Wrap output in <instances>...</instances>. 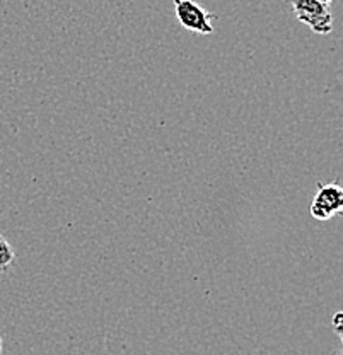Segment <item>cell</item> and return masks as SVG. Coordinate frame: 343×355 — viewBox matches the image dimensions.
<instances>
[{"instance_id": "cell-2", "label": "cell", "mask_w": 343, "mask_h": 355, "mask_svg": "<svg viewBox=\"0 0 343 355\" xmlns=\"http://www.w3.org/2000/svg\"><path fill=\"white\" fill-rule=\"evenodd\" d=\"M176 19L184 29L198 35H212V21L217 19L213 12H209L204 7L198 6L195 0H175Z\"/></svg>"}, {"instance_id": "cell-6", "label": "cell", "mask_w": 343, "mask_h": 355, "mask_svg": "<svg viewBox=\"0 0 343 355\" xmlns=\"http://www.w3.org/2000/svg\"><path fill=\"white\" fill-rule=\"evenodd\" d=\"M319 2H323V3H328V6H330V3L333 2V0H319Z\"/></svg>"}, {"instance_id": "cell-4", "label": "cell", "mask_w": 343, "mask_h": 355, "mask_svg": "<svg viewBox=\"0 0 343 355\" xmlns=\"http://www.w3.org/2000/svg\"><path fill=\"white\" fill-rule=\"evenodd\" d=\"M16 261V251L12 250L10 243L0 234V272H6Z\"/></svg>"}, {"instance_id": "cell-3", "label": "cell", "mask_w": 343, "mask_h": 355, "mask_svg": "<svg viewBox=\"0 0 343 355\" xmlns=\"http://www.w3.org/2000/svg\"><path fill=\"white\" fill-rule=\"evenodd\" d=\"M343 212V188L337 183L318 184L311 203V216L316 220H330Z\"/></svg>"}, {"instance_id": "cell-1", "label": "cell", "mask_w": 343, "mask_h": 355, "mask_svg": "<svg viewBox=\"0 0 343 355\" xmlns=\"http://www.w3.org/2000/svg\"><path fill=\"white\" fill-rule=\"evenodd\" d=\"M294 14L316 35H330L333 29V14L328 3L319 0H290Z\"/></svg>"}, {"instance_id": "cell-5", "label": "cell", "mask_w": 343, "mask_h": 355, "mask_svg": "<svg viewBox=\"0 0 343 355\" xmlns=\"http://www.w3.org/2000/svg\"><path fill=\"white\" fill-rule=\"evenodd\" d=\"M342 320H343V313H337L333 318V327H335V331L338 333V335H342Z\"/></svg>"}, {"instance_id": "cell-7", "label": "cell", "mask_w": 343, "mask_h": 355, "mask_svg": "<svg viewBox=\"0 0 343 355\" xmlns=\"http://www.w3.org/2000/svg\"><path fill=\"white\" fill-rule=\"evenodd\" d=\"M0 352H2V338H0Z\"/></svg>"}]
</instances>
